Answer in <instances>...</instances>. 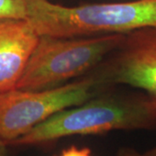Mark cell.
Returning a JSON list of instances; mask_svg holds the SVG:
<instances>
[{"mask_svg":"<svg viewBox=\"0 0 156 156\" xmlns=\"http://www.w3.org/2000/svg\"><path fill=\"white\" fill-rule=\"evenodd\" d=\"M144 155L145 156H156V147L151 148L149 150L146 151L144 153Z\"/></svg>","mask_w":156,"mask_h":156,"instance_id":"11","label":"cell"},{"mask_svg":"<svg viewBox=\"0 0 156 156\" xmlns=\"http://www.w3.org/2000/svg\"><path fill=\"white\" fill-rule=\"evenodd\" d=\"M123 38L124 34L76 37L42 35L16 89H51L85 75L116 50Z\"/></svg>","mask_w":156,"mask_h":156,"instance_id":"3","label":"cell"},{"mask_svg":"<svg viewBox=\"0 0 156 156\" xmlns=\"http://www.w3.org/2000/svg\"><path fill=\"white\" fill-rule=\"evenodd\" d=\"M156 128V106L145 93L96 95L55 114L9 146L46 144L71 135Z\"/></svg>","mask_w":156,"mask_h":156,"instance_id":"1","label":"cell"},{"mask_svg":"<svg viewBox=\"0 0 156 156\" xmlns=\"http://www.w3.org/2000/svg\"><path fill=\"white\" fill-rule=\"evenodd\" d=\"M19 1L27 4V3H30V2H37V1H42V0H19Z\"/></svg>","mask_w":156,"mask_h":156,"instance_id":"12","label":"cell"},{"mask_svg":"<svg viewBox=\"0 0 156 156\" xmlns=\"http://www.w3.org/2000/svg\"><path fill=\"white\" fill-rule=\"evenodd\" d=\"M116 156H145L132 147H122L117 152Z\"/></svg>","mask_w":156,"mask_h":156,"instance_id":"9","label":"cell"},{"mask_svg":"<svg viewBox=\"0 0 156 156\" xmlns=\"http://www.w3.org/2000/svg\"><path fill=\"white\" fill-rule=\"evenodd\" d=\"M39 37L27 18L0 19V92L17 88Z\"/></svg>","mask_w":156,"mask_h":156,"instance_id":"6","label":"cell"},{"mask_svg":"<svg viewBox=\"0 0 156 156\" xmlns=\"http://www.w3.org/2000/svg\"><path fill=\"white\" fill-rule=\"evenodd\" d=\"M58 156H91V152L88 147H77L71 146L62 152Z\"/></svg>","mask_w":156,"mask_h":156,"instance_id":"8","label":"cell"},{"mask_svg":"<svg viewBox=\"0 0 156 156\" xmlns=\"http://www.w3.org/2000/svg\"><path fill=\"white\" fill-rule=\"evenodd\" d=\"M89 75L104 88L121 84L140 89L156 106L155 27L124 34L116 50Z\"/></svg>","mask_w":156,"mask_h":156,"instance_id":"5","label":"cell"},{"mask_svg":"<svg viewBox=\"0 0 156 156\" xmlns=\"http://www.w3.org/2000/svg\"><path fill=\"white\" fill-rule=\"evenodd\" d=\"M26 18L39 36L76 37L156 28V0L64 6L48 0L26 4Z\"/></svg>","mask_w":156,"mask_h":156,"instance_id":"2","label":"cell"},{"mask_svg":"<svg viewBox=\"0 0 156 156\" xmlns=\"http://www.w3.org/2000/svg\"><path fill=\"white\" fill-rule=\"evenodd\" d=\"M104 87L88 75L73 83L43 90L0 92V138L9 145L55 114L98 95Z\"/></svg>","mask_w":156,"mask_h":156,"instance_id":"4","label":"cell"},{"mask_svg":"<svg viewBox=\"0 0 156 156\" xmlns=\"http://www.w3.org/2000/svg\"><path fill=\"white\" fill-rule=\"evenodd\" d=\"M7 142L0 138V156H7Z\"/></svg>","mask_w":156,"mask_h":156,"instance_id":"10","label":"cell"},{"mask_svg":"<svg viewBox=\"0 0 156 156\" xmlns=\"http://www.w3.org/2000/svg\"><path fill=\"white\" fill-rule=\"evenodd\" d=\"M2 18H26V4L19 0H0Z\"/></svg>","mask_w":156,"mask_h":156,"instance_id":"7","label":"cell"}]
</instances>
